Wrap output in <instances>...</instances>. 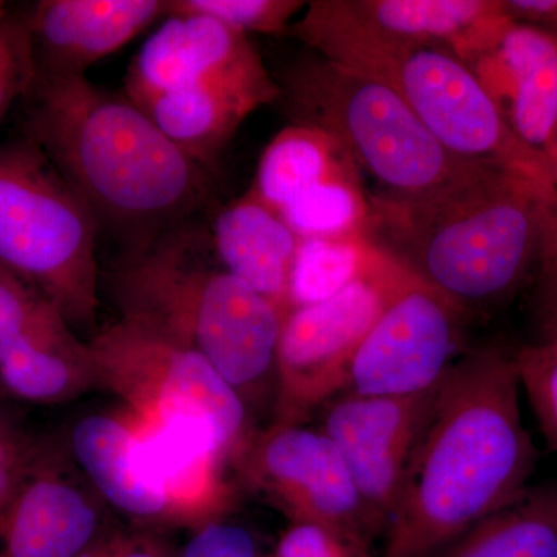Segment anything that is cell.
Listing matches in <instances>:
<instances>
[{"mask_svg": "<svg viewBox=\"0 0 557 557\" xmlns=\"http://www.w3.org/2000/svg\"><path fill=\"white\" fill-rule=\"evenodd\" d=\"M520 388L507 343L479 344L454 366L410 456L383 557H431L531 485L537 449Z\"/></svg>", "mask_w": 557, "mask_h": 557, "instance_id": "obj_1", "label": "cell"}, {"mask_svg": "<svg viewBox=\"0 0 557 557\" xmlns=\"http://www.w3.org/2000/svg\"><path fill=\"white\" fill-rule=\"evenodd\" d=\"M22 104V137L42 150L100 228L115 231L129 249L189 222L207 203L211 172L124 91L87 76H36Z\"/></svg>", "mask_w": 557, "mask_h": 557, "instance_id": "obj_2", "label": "cell"}, {"mask_svg": "<svg viewBox=\"0 0 557 557\" xmlns=\"http://www.w3.org/2000/svg\"><path fill=\"white\" fill-rule=\"evenodd\" d=\"M555 188L480 164L448 188L380 200L373 233L392 265L468 318L490 314L534 278L555 239Z\"/></svg>", "mask_w": 557, "mask_h": 557, "instance_id": "obj_3", "label": "cell"}, {"mask_svg": "<svg viewBox=\"0 0 557 557\" xmlns=\"http://www.w3.org/2000/svg\"><path fill=\"white\" fill-rule=\"evenodd\" d=\"M113 282L124 319L199 351L245 403L277 387L287 313L223 269L205 226L189 220L127 249Z\"/></svg>", "mask_w": 557, "mask_h": 557, "instance_id": "obj_4", "label": "cell"}, {"mask_svg": "<svg viewBox=\"0 0 557 557\" xmlns=\"http://www.w3.org/2000/svg\"><path fill=\"white\" fill-rule=\"evenodd\" d=\"M276 86L292 124L332 139L379 183L381 200L423 199L490 164L454 157L384 81L324 58L292 65Z\"/></svg>", "mask_w": 557, "mask_h": 557, "instance_id": "obj_5", "label": "cell"}, {"mask_svg": "<svg viewBox=\"0 0 557 557\" xmlns=\"http://www.w3.org/2000/svg\"><path fill=\"white\" fill-rule=\"evenodd\" d=\"M304 42L324 60L388 84L457 159L500 164L555 188L548 157L520 141L493 91L456 47L384 44L329 24L309 28Z\"/></svg>", "mask_w": 557, "mask_h": 557, "instance_id": "obj_6", "label": "cell"}, {"mask_svg": "<svg viewBox=\"0 0 557 557\" xmlns=\"http://www.w3.org/2000/svg\"><path fill=\"white\" fill-rule=\"evenodd\" d=\"M100 230L35 143L0 145V269L42 293L69 324L95 317Z\"/></svg>", "mask_w": 557, "mask_h": 557, "instance_id": "obj_7", "label": "cell"}, {"mask_svg": "<svg viewBox=\"0 0 557 557\" xmlns=\"http://www.w3.org/2000/svg\"><path fill=\"white\" fill-rule=\"evenodd\" d=\"M406 274L372 270L338 295L288 311L277 354L276 424H300L341 394L348 364Z\"/></svg>", "mask_w": 557, "mask_h": 557, "instance_id": "obj_8", "label": "cell"}, {"mask_svg": "<svg viewBox=\"0 0 557 557\" xmlns=\"http://www.w3.org/2000/svg\"><path fill=\"white\" fill-rule=\"evenodd\" d=\"M468 319L406 274L351 357L341 394L405 397L438 386L471 348Z\"/></svg>", "mask_w": 557, "mask_h": 557, "instance_id": "obj_9", "label": "cell"}, {"mask_svg": "<svg viewBox=\"0 0 557 557\" xmlns=\"http://www.w3.org/2000/svg\"><path fill=\"white\" fill-rule=\"evenodd\" d=\"M442 383L423 394L405 397L339 394L318 410L319 431L327 435L346 461L380 534H386L394 518L410 456Z\"/></svg>", "mask_w": 557, "mask_h": 557, "instance_id": "obj_10", "label": "cell"}, {"mask_svg": "<svg viewBox=\"0 0 557 557\" xmlns=\"http://www.w3.org/2000/svg\"><path fill=\"white\" fill-rule=\"evenodd\" d=\"M251 454L252 479L295 523L327 527L372 547L380 533L346 461L324 432L274 424Z\"/></svg>", "mask_w": 557, "mask_h": 557, "instance_id": "obj_11", "label": "cell"}, {"mask_svg": "<svg viewBox=\"0 0 557 557\" xmlns=\"http://www.w3.org/2000/svg\"><path fill=\"white\" fill-rule=\"evenodd\" d=\"M194 87H236L269 104L278 95L247 35L203 14H170L132 61L124 94L138 101Z\"/></svg>", "mask_w": 557, "mask_h": 557, "instance_id": "obj_12", "label": "cell"}, {"mask_svg": "<svg viewBox=\"0 0 557 557\" xmlns=\"http://www.w3.org/2000/svg\"><path fill=\"white\" fill-rule=\"evenodd\" d=\"M90 359L42 293L0 269V383L17 398L58 401Z\"/></svg>", "mask_w": 557, "mask_h": 557, "instance_id": "obj_13", "label": "cell"}, {"mask_svg": "<svg viewBox=\"0 0 557 557\" xmlns=\"http://www.w3.org/2000/svg\"><path fill=\"white\" fill-rule=\"evenodd\" d=\"M166 16L168 0H39L27 9L36 76H86Z\"/></svg>", "mask_w": 557, "mask_h": 557, "instance_id": "obj_14", "label": "cell"}, {"mask_svg": "<svg viewBox=\"0 0 557 557\" xmlns=\"http://www.w3.org/2000/svg\"><path fill=\"white\" fill-rule=\"evenodd\" d=\"M313 5L333 24L384 44L469 42L487 51L509 22L500 2L486 0H330Z\"/></svg>", "mask_w": 557, "mask_h": 557, "instance_id": "obj_15", "label": "cell"}, {"mask_svg": "<svg viewBox=\"0 0 557 557\" xmlns=\"http://www.w3.org/2000/svg\"><path fill=\"white\" fill-rule=\"evenodd\" d=\"M101 537L97 508L42 453L0 511V557H78Z\"/></svg>", "mask_w": 557, "mask_h": 557, "instance_id": "obj_16", "label": "cell"}, {"mask_svg": "<svg viewBox=\"0 0 557 557\" xmlns=\"http://www.w3.org/2000/svg\"><path fill=\"white\" fill-rule=\"evenodd\" d=\"M223 269L288 313V281L299 237L251 193L220 209L209 226Z\"/></svg>", "mask_w": 557, "mask_h": 557, "instance_id": "obj_17", "label": "cell"}, {"mask_svg": "<svg viewBox=\"0 0 557 557\" xmlns=\"http://www.w3.org/2000/svg\"><path fill=\"white\" fill-rule=\"evenodd\" d=\"M500 69L509 126L528 148L547 156L557 145V38L508 22L490 50Z\"/></svg>", "mask_w": 557, "mask_h": 557, "instance_id": "obj_18", "label": "cell"}, {"mask_svg": "<svg viewBox=\"0 0 557 557\" xmlns=\"http://www.w3.org/2000/svg\"><path fill=\"white\" fill-rule=\"evenodd\" d=\"M73 456L113 507L139 519L171 516L170 497L146 471L138 434L112 417L83 418L70 432Z\"/></svg>", "mask_w": 557, "mask_h": 557, "instance_id": "obj_19", "label": "cell"}, {"mask_svg": "<svg viewBox=\"0 0 557 557\" xmlns=\"http://www.w3.org/2000/svg\"><path fill=\"white\" fill-rule=\"evenodd\" d=\"M180 150L211 172L252 110L269 104L236 87H194L161 91L134 101Z\"/></svg>", "mask_w": 557, "mask_h": 557, "instance_id": "obj_20", "label": "cell"}, {"mask_svg": "<svg viewBox=\"0 0 557 557\" xmlns=\"http://www.w3.org/2000/svg\"><path fill=\"white\" fill-rule=\"evenodd\" d=\"M431 557H557V479L531 483Z\"/></svg>", "mask_w": 557, "mask_h": 557, "instance_id": "obj_21", "label": "cell"}, {"mask_svg": "<svg viewBox=\"0 0 557 557\" xmlns=\"http://www.w3.org/2000/svg\"><path fill=\"white\" fill-rule=\"evenodd\" d=\"M338 152V146L325 135L292 124L260 157L251 194L278 214L313 186L343 174Z\"/></svg>", "mask_w": 557, "mask_h": 557, "instance_id": "obj_22", "label": "cell"}, {"mask_svg": "<svg viewBox=\"0 0 557 557\" xmlns=\"http://www.w3.org/2000/svg\"><path fill=\"white\" fill-rule=\"evenodd\" d=\"M369 267L362 245L347 236L300 239L289 271V310L338 295L370 273Z\"/></svg>", "mask_w": 557, "mask_h": 557, "instance_id": "obj_23", "label": "cell"}, {"mask_svg": "<svg viewBox=\"0 0 557 557\" xmlns=\"http://www.w3.org/2000/svg\"><path fill=\"white\" fill-rule=\"evenodd\" d=\"M278 215L299 239L344 237L361 222L364 205L341 174L313 186Z\"/></svg>", "mask_w": 557, "mask_h": 557, "instance_id": "obj_24", "label": "cell"}, {"mask_svg": "<svg viewBox=\"0 0 557 557\" xmlns=\"http://www.w3.org/2000/svg\"><path fill=\"white\" fill-rule=\"evenodd\" d=\"M36 78L27 9L0 2V123L22 102Z\"/></svg>", "mask_w": 557, "mask_h": 557, "instance_id": "obj_25", "label": "cell"}, {"mask_svg": "<svg viewBox=\"0 0 557 557\" xmlns=\"http://www.w3.org/2000/svg\"><path fill=\"white\" fill-rule=\"evenodd\" d=\"M304 5L295 0H168V16L203 14L247 36L251 32L276 35L287 30L289 20Z\"/></svg>", "mask_w": 557, "mask_h": 557, "instance_id": "obj_26", "label": "cell"}, {"mask_svg": "<svg viewBox=\"0 0 557 557\" xmlns=\"http://www.w3.org/2000/svg\"><path fill=\"white\" fill-rule=\"evenodd\" d=\"M520 386L525 391L542 434L557 450V344L530 343L518 347Z\"/></svg>", "mask_w": 557, "mask_h": 557, "instance_id": "obj_27", "label": "cell"}, {"mask_svg": "<svg viewBox=\"0 0 557 557\" xmlns=\"http://www.w3.org/2000/svg\"><path fill=\"white\" fill-rule=\"evenodd\" d=\"M270 557H373L372 547L317 523L298 522L287 530Z\"/></svg>", "mask_w": 557, "mask_h": 557, "instance_id": "obj_28", "label": "cell"}, {"mask_svg": "<svg viewBox=\"0 0 557 557\" xmlns=\"http://www.w3.org/2000/svg\"><path fill=\"white\" fill-rule=\"evenodd\" d=\"M172 557H263L259 542L247 528L211 522L201 528L182 553Z\"/></svg>", "mask_w": 557, "mask_h": 557, "instance_id": "obj_29", "label": "cell"}, {"mask_svg": "<svg viewBox=\"0 0 557 557\" xmlns=\"http://www.w3.org/2000/svg\"><path fill=\"white\" fill-rule=\"evenodd\" d=\"M530 304L537 335L533 343L557 344V248L539 265Z\"/></svg>", "mask_w": 557, "mask_h": 557, "instance_id": "obj_30", "label": "cell"}, {"mask_svg": "<svg viewBox=\"0 0 557 557\" xmlns=\"http://www.w3.org/2000/svg\"><path fill=\"white\" fill-rule=\"evenodd\" d=\"M39 454L5 424H0V511L30 474Z\"/></svg>", "mask_w": 557, "mask_h": 557, "instance_id": "obj_31", "label": "cell"}, {"mask_svg": "<svg viewBox=\"0 0 557 557\" xmlns=\"http://www.w3.org/2000/svg\"><path fill=\"white\" fill-rule=\"evenodd\" d=\"M78 557H172L161 542L149 537H101Z\"/></svg>", "mask_w": 557, "mask_h": 557, "instance_id": "obj_32", "label": "cell"}, {"mask_svg": "<svg viewBox=\"0 0 557 557\" xmlns=\"http://www.w3.org/2000/svg\"><path fill=\"white\" fill-rule=\"evenodd\" d=\"M547 157L549 160V166H552V174H553V180H555V190H556V201H555L556 237H555V244H553L552 248L548 249V252H549V251H552V249L557 248V145L555 146V148L548 150Z\"/></svg>", "mask_w": 557, "mask_h": 557, "instance_id": "obj_33", "label": "cell"}, {"mask_svg": "<svg viewBox=\"0 0 557 557\" xmlns=\"http://www.w3.org/2000/svg\"><path fill=\"white\" fill-rule=\"evenodd\" d=\"M0 424H3L2 421H0Z\"/></svg>", "mask_w": 557, "mask_h": 557, "instance_id": "obj_34", "label": "cell"}]
</instances>
